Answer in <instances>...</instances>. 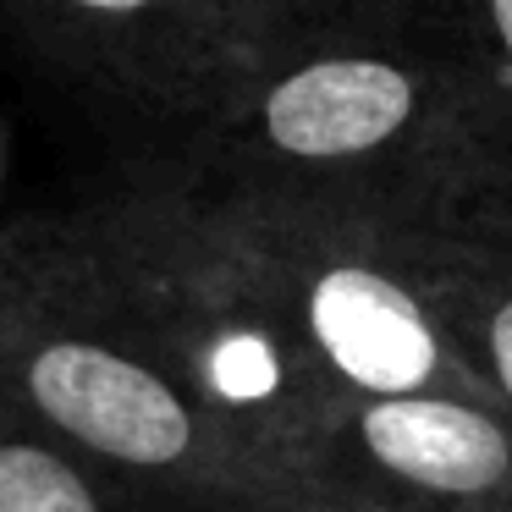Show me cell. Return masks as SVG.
Segmentation results:
<instances>
[{"instance_id": "obj_1", "label": "cell", "mask_w": 512, "mask_h": 512, "mask_svg": "<svg viewBox=\"0 0 512 512\" xmlns=\"http://www.w3.org/2000/svg\"><path fill=\"white\" fill-rule=\"evenodd\" d=\"M507 155L452 61L413 39H342L276 56L144 166L204 193L408 210L490 182Z\"/></svg>"}, {"instance_id": "obj_2", "label": "cell", "mask_w": 512, "mask_h": 512, "mask_svg": "<svg viewBox=\"0 0 512 512\" xmlns=\"http://www.w3.org/2000/svg\"><path fill=\"white\" fill-rule=\"evenodd\" d=\"M28 232L149 369L270 468L303 479L298 446L331 386L193 237L160 182L127 166L72 210L28 215Z\"/></svg>"}, {"instance_id": "obj_3", "label": "cell", "mask_w": 512, "mask_h": 512, "mask_svg": "<svg viewBox=\"0 0 512 512\" xmlns=\"http://www.w3.org/2000/svg\"><path fill=\"white\" fill-rule=\"evenodd\" d=\"M0 397L160 512H287L314 496L149 369L61 281L28 221L0 226Z\"/></svg>"}, {"instance_id": "obj_4", "label": "cell", "mask_w": 512, "mask_h": 512, "mask_svg": "<svg viewBox=\"0 0 512 512\" xmlns=\"http://www.w3.org/2000/svg\"><path fill=\"white\" fill-rule=\"evenodd\" d=\"M133 171L171 193L193 237L281 325V336L320 369L331 391H457L490 402V391L452 358L402 270L369 243L353 215L182 188L149 166Z\"/></svg>"}, {"instance_id": "obj_5", "label": "cell", "mask_w": 512, "mask_h": 512, "mask_svg": "<svg viewBox=\"0 0 512 512\" xmlns=\"http://www.w3.org/2000/svg\"><path fill=\"white\" fill-rule=\"evenodd\" d=\"M298 474L375 512H512V413L457 391H331Z\"/></svg>"}, {"instance_id": "obj_6", "label": "cell", "mask_w": 512, "mask_h": 512, "mask_svg": "<svg viewBox=\"0 0 512 512\" xmlns=\"http://www.w3.org/2000/svg\"><path fill=\"white\" fill-rule=\"evenodd\" d=\"M23 39L72 83L160 133L199 127L265 61L221 0H6Z\"/></svg>"}, {"instance_id": "obj_7", "label": "cell", "mask_w": 512, "mask_h": 512, "mask_svg": "<svg viewBox=\"0 0 512 512\" xmlns=\"http://www.w3.org/2000/svg\"><path fill=\"white\" fill-rule=\"evenodd\" d=\"M292 204V199H287ZM325 210V204H320ZM402 270L452 358L512 413V182H490L408 210H342Z\"/></svg>"}, {"instance_id": "obj_8", "label": "cell", "mask_w": 512, "mask_h": 512, "mask_svg": "<svg viewBox=\"0 0 512 512\" xmlns=\"http://www.w3.org/2000/svg\"><path fill=\"white\" fill-rule=\"evenodd\" d=\"M0 512H160V507L0 397Z\"/></svg>"}, {"instance_id": "obj_9", "label": "cell", "mask_w": 512, "mask_h": 512, "mask_svg": "<svg viewBox=\"0 0 512 512\" xmlns=\"http://www.w3.org/2000/svg\"><path fill=\"white\" fill-rule=\"evenodd\" d=\"M402 34L474 83L512 149V0H408Z\"/></svg>"}, {"instance_id": "obj_10", "label": "cell", "mask_w": 512, "mask_h": 512, "mask_svg": "<svg viewBox=\"0 0 512 512\" xmlns=\"http://www.w3.org/2000/svg\"><path fill=\"white\" fill-rule=\"evenodd\" d=\"M259 61L287 50L342 45V39H408L402 34V0H221Z\"/></svg>"}, {"instance_id": "obj_11", "label": "cell", "mask_w": 512, "mask_h": 512, "mask_svg": "<svg viewBox=\"0 0 512 512\" xmlns=\"http://www.w3.org/2000/svg\"><path fill=\"white\" fill-rule=\"evenodd\" d=\"M287 512H375V507H358V501H336V496H320V490H314L309 501H298V507H287Z\"/></svg>"}, {"instance_id": "obj_12", "label": "cell", "mask_w": 512, "mask_h": 512, "mask_svg": "<svg viewBox=\"0 0 512 512\" xmlns=\"http://www.w3.org/2000/svg\"><path fill=\"white\" fill-rule=\"evenodd\" d=\"M6 171H12V138H6V122H0V188H6Z\"/></svg>"}, {"instance_id": "obj_13", "label": "cell", "mask_w": 512, "mask_h": 512, "mask_svg": "<svg viewBox=\"0 0 512 512\" xmlns=\"http://www.w3.org/2000/svg\"><path fill=\"white\" fill-rule=\"evenodd\" d=\"M501 171H507V182H512V155H507V166H501Z\"/></svg>"}, {"instance_id": "obj_14", "label": "cell", "mask_w": 512, "mask_h": 512, "mask_svg": "<svg viewBox=\"0 0 512 512\" xmlns=\"http://www.w3.org/2000/svg\"><path fill=\"white\" fill-rule=\"evenodd\" d=\"M402 6H408V0H402Z\"/></svg>"}]
</instances>
